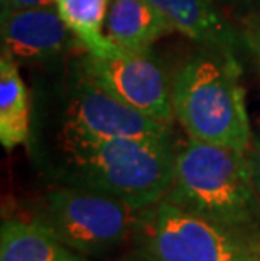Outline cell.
I'll list each match as a JSON object with an SVG mask.
<instances>
[{
	"label": "cell",
	"mask_w": 260,
	"mask_h": 261,
	"mask_svg": "<svg viewBox=\"0 0 260 261\" xmlns=\"http://www.w3.org/2000/svg\"><path fill=\"white\" fill-rule=\"evenodd\" d=\"M61 180L100 191L142 211L169 194L176 174L171 137L95 138L63 128Z\"/></svg>",
	"instance_id": "6da1fadb"
},
{
	"label": "cell",
	"mask_w": 260,
	"mask_h": 261,
	"mask_svg": "<svg viewBox=\"0 0 260 261\" xmlns=\"http://www.w3.org/2000/svg\"><path fill=\"white\" fill-rule=\"evenodd\" d=\"M166 199L215 223L260 231V197L240 150L190 138L176 157Z\"/></svg>",
	"instance_id": "7a4b0ae2"
},
{
	"label": "cell",
	"mask_w": 260,
	"mask_h": 261,
	"mask_svg": "<svg viewBox=\"0 0 260 261\" xmlns=\"http://www.w3.org/2000/svg\"><path fill=\"white\" fill-rule=\"evenodd\" d=\"M173 103L193 140L248 152L250 120L231 53L209 49L182 64L173 80Z\"/></svg>",
	"instance_id": "3957f363"
},
{
	"label": "cell",
	"mask_w": 260,
	"mask_h": 261,
	"mask_svg": "<svg viewBox=\"0 0 260 261\" xmlns=\"http://www.w3.org/2000/svg\"><path fill=\"white\" fill-rule=\"evenodd\" d=\"M134 240L152 261H260V231L215 223L168 199L137 213Z\"/></svg>",
	"instance_id": "277c9868"
},
{
	"label": "cell",
	"mask_w": 260,
	"mask_h": 261,
	"mask_svg": "<svg viewBox=\"0 0 260 261\" xmlns=\"http://www.w3.org/2000/svg\"><path fill=\"white\" fill-rule=\"evenodd\" d=\"M137 213L105 192L66 184L42 197L32 221L66 248L95 254L124 241L134 231Z\"/></svg>",
	"instance_id": "5b68a950"
},
{
	"label": "cell",
	"mask_w": 260,
	"mask_h": 261,
	"mask_svg": "<svg viewBox=\"0 0 260 261\" xmlns=\"http://www.w3.org/2000/svg\"><path fill=\"white\" fill-rule=\"evenodd\" d=\"M83 73L132 108L171 125L176 116L173 83L164 66L149 53L120 51L108 56L88 54Z\"/></svg>",
	"instance_id": "8992f818"
},
{
	"label": "cell",
	"mask_w": 260,
	"mask_h": 261,
	"mask_svg": "<svg viewBox=\"0 0 260 261\" xmlns=\"http://www.w3.org/2000/svg\"><path fill=\"white\" fill-rule=\"evenodd\" d=\"M64 128L95 138L171 137V125L132 108L85 73L76 83Z\"/></svg>",
	"instance_id": "52a82bcc"
},
{
	"label": "cell",
	"mask_w": 260,
	"mask_h": 261,
	"mask_svg": "<svg viewBox=\"0 0 260 261\" xmlns=\"http://www.w3.org/2000/svg\"><path fill=\"white\" fill-rule=\"evenodd\" d=\"M68 32L54 5L2 12V54L15 61H49L63 53Z\"/></svg>",
	"instance_id": "ba28073f"
},
{
	"label": "cell",
	"mask_w": 260,
	"mask_h": 261,
	"mask_svg": "<svg viewBox=\"0 0 260 261\" xmlns=\"http://www.w3.org/2000/svg\"><path fill=\"white\" fill-rule=\"evenodd\" d=\"M173 31L215 51L231 53L240 39L230 22L218 12L211 0H149Z\"/></svg>",
	"instance_id": "9c48e42d"
},
{
	"label": "cell",
	"mask_w": 260,
	"mask_h": 261,
	"mask_svg": "<svg viewBox=\"0 0 260 261\" xmlns=\"http://www.w3.org/2000/svg\"><path fill=\"white\" fill-rule=\"evenodd\" d=\"M105 29L110 41L124 51L149 53V47L173 27L149 0H112Z\"/></svg>",
	"instance_id": "30bf717a"
},
{
	"label": "cell",
	"mask_w": 260,
	"mask_h": 261,
	"mask_svg": "<svg viewBox=\"0 0 260 261\" xmlns=\"http://www.w3.org/2000/svg\"><path fill=\"white\" fill-rule=\"evenodd\" d=\"M31 137L29 91L17 69V61L7 54L0 59V142L7 150L22 145Z\"/></svg>",
	"instance_id": "8fae6325"
},
{
	"label": "cell",
	"mask_w": 260,
	"mask_h": 261,
	"mask_svg": "<svg viewBox=\"0 0 260 261\" xmlns=\"http://www.w3.org/2000/svg\"><path fill=\"white\" fill-rule=\"evenodd\" d=\"M73 249L34 221L9 219L0 231V261H75Z\"/></svg>",
	"instance_id": "7c38bea8"
},
{
	"label": "cell",
	"mask_w": 260,
	"mask_h": 261,
	"mask_svg": "<svg viewBox=\"0 0 260 261\" xmlns=\"http://www.w3.org/2000/svg\"><path fill=\"white\" fill-rule=\"evenodd\" d=\"M54 7L58 9L69 32L83 44L88 54L108 56L122 49L110 41L107 34H103L108 0H54Z\"/></svg>",
	"instance_id": "4fadbf2b"
},
{
	"label": "cell",
	"mask_w": 260,
	"mask_h": 261,
	"mask_svg": "<svg viewBox=\"0 0 260 261\" xmlns=\"http://www.w3.org/2000/svg\"><path fill=\"white\" fill-rule=\"evenodd\" d=\"M48 5H54V0H2V12L48 7Z\"/></svg>",
	"instance_id": "5bb4252c"
},
{
	"label": "cell",
	"mask_w": 260,
	"mask_h": 261,
	"mask_svg": "<svg viewBox=\"0 0 260 261\" xmlns=\"http://www.w3.org/2000/svg\"><path fill=\"white\" fill-rule=\"evenodd\" d=\"M247 159H248V165H250L253 186H255V191L260 197V145L250 150V152L247 153Z\"/></svg>",
	"instance_id": "9a60e30c"
},
{
	"label": "cell",
	"mask_w": 260,
	"mask_h": 261,
	"mask_svg": "<svg viewBox=\"0 0 260 261\" xmlns=\"http://www.w3.org/2000/svg\"><path fill=\"white\" fill-rule=\"evenodd\" d=\"M120 261H152V259H149L147 256H144L142 253L137 251V254H130V256H127V258L120 259Z\"/></svg>",
	"instance_id": "2e32d148"
},
{
	"label": "cell",
	"mask_w": 260,
	"mask_h": 261,
	"mask_svg": "<svg viewBox=\"0 0 260 261\" xmlns=\"http://www.w3.org/2000/svg\"><path fill=\"white\" fill-rule=\"evenodd\" d=\"M255 49H257V54H258V59H260V29L255 36Z\"/></svg>",
	"instance_id": "e0dca14e"
},
{
	"label": "cell",
	"mask_w": 260,
	"mask_h": 261,
	"mask_svg": "<svg viewBox=\"0 0 260 261\" xmlns=\"http://www.w3.org/2000/svg\"><path fill=\"white\" fill-rule=\"evenodd\" d=\"M75 261H86V259H83V258H76Z\"/></svg>",
	"instance_id": "ac0fdd59"
}]
</instances>
